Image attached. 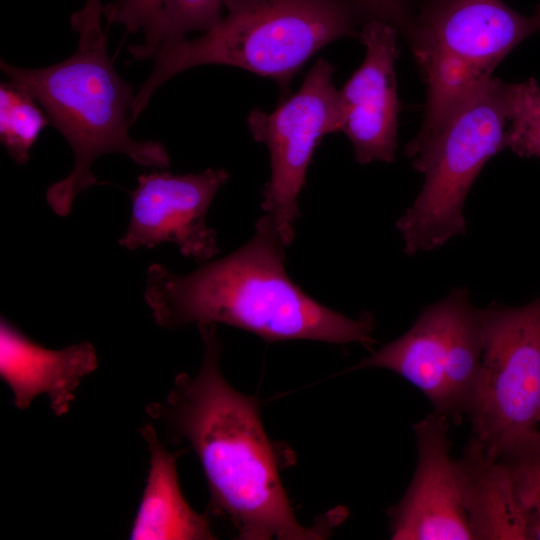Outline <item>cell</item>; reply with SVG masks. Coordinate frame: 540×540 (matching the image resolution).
I'll list each match as a JSON object with an SVG mask.
<instances>
[{
	"label": "cell",
	"instance_id": "cell-21",
	"mask_svg": "<svg viewBox=\"0 0 540 540\" xmlns=\"http://www.w3.org/2000/svg\"><path fill=\"white\" fill-rule=\"evenodd\" d=\"M103 8L101 0H85L83 8L72 15V27L80 36L78 45L94 46L106 43L101 27Z\"/></svg>",
	"mask_w": 540,
	"mask_h": 540
},
{
	"label": "cell",
	"instance_id": "cell-10",
	"mask_svg": "<svg viewBox=\"0 0 540 540\" xmlns=\"http://www.w3.org/2000/svg\"><path fill=\"white\" fill-rule=\"evenodd\" d=\"M131 192V217L118 243L129 250L175 244L180 253L204 263L218 252L217 234L207 225L209 207L229 179L223 169L171 174L165 170L138 176Z\"/></svg>",
	"mask_w": 540,
	"mask_h": 540
},
{
	"label": "cell",
	"instance_id": "cell-3",
	"mask_svg": "<svg viewBox=\"0 0 540 540\" xmlns=\"http://www.w3.org/2000/svg\"><path fill=\"white\" fill-rule=\"evenodd\" d=\"M226 13L195 39L162 44L132 104L133 123L152 95L184 70L208 64L237 67L275 81L282 90L329 43L356 35L364 21L355 0H224Z\"/></svg>",
	"mask_w": 540,
	"mask_h": 540
},
{
	"label": "cell",
	"instance_id": "cell-7",
	"mask_svg": "<svg viewBox=\"0 0 540 540\" xmlns=\"http://www.w3.org/2000/svg\"><path fill=\"white\" fill-rule=\"evenodd\" d=\"M483 352L467 415L472 437L498 459L540 435V297L482 309Z\"/></svg>",
	"mask_w": 540,
	"mask_h": 540
},
{
	"label": "cell",
	"instance_id": "cell-6",
	"mask_svg": "<svg viewBox=\"0 0 540 540\" xmlns=\"http://www.w3.org/2000/svg\"><path fill=\"white\" fill-rule=\"evenodd\" d=\"M538 32L540 5L523 15L503 0H427L406 37L427 87L422 126L413 140L437 131L517 45Z\"/></svg>",
	"mask_w": 540,
	"mask_h": 540
},
{
	"label": "cell",
	"instance_id": "cell-2",
	"mask_svg": "<svg viewBox=\"0 0 540 540\" xmlns=\"http://www.w3.org/2000/svg\"><path fill=\"white\" fill-rule=\"evenodd\" d=\"M286 247L264 214L247 243L193 272L178 275L162 264L150 265L144 298L155 323L167 329L222 323L268 343H374L373 315L350 318L311 298L288 275Z\"/></svg>",
	"mask_w": 540,
	"mask_h": 540
},
{
	"label": "cell",
	"instance_id": "cell-11",
	"mask_svg": "<svg viewBox=\"0 0 540 540\" xmlns=\"http://www.w3.org/2000/svg\"><path fill=\"white\" fill-rule=\"evenodd\" d=\"M398 33L385 21H366L359 33L365 58L339 90L340 132L352 143L359 164L395 159L400 110L395 75Z\"/></svg>",
	"mask_w": 540,
	"mask_h": 540
},
{
	"label": "cell",
	"instance_id": "cell-4",
	"mask_svg": "<svg viewBox=\"0 0 540 540\" xmlns=\"http://www.w3.org/2000/svg\"><path fill=\"white\" fill-rule=\"evenodd\" d=\"M0 67L37 101L73 151L71 173L46 192V201L56 214L68 215L76 196L98 183L91 166L99 156L116 152L138 165L169 167L164 145L130 136L136 94L116 72L106 43L78 45L72 56L45 68H19L4 61Z\"/></svg>",
	"mask_w": 540,
	"mask_h": 540
},
{
	"label": "cell",
	"instance_id": "cell-20",
	"mask_svg": "<svg viewBox=\"0 0 540 540\" xmlns=\"http://www.w3.org/2000/svg\"><path fill=\"white\" fill-rule=\"evenodd\" d=\"M103 16L108 23L123 25L130 33L142 30L145 41L128 50L135 59L152 58L161 28V0H116L104 6Z\"/></svg>",
	"mask_w": 540,
	"mask_h": 540
},
{
	"label": "cell",
	"instance_id": "cell-5",
	"mask_svg": "<svg viewBox=\"0 0 540 540\" xmlns=\"http://www.w3.org/2000/svg\"><path fill=\"white\" fill-rule=\"evenodd\" d=\"M509 84L492 77L428 138L406 154L424 177L413 205L396 222L404 252L414 255L465 234L464 202L484 165L506 148Z\"/></svg>",
	"mask_w": 540,
	"mask_h": 540
},
{
	"label": "cell",
	"instance_id": "cell-13",
	"mask_svg": "<svg viewBox=\"0 0 540 540\" xmlns=\"http://www.w3.org/2000/svg\"><path fill=\"white\" fill-rule=\"evenodd\" d=\"M98 358L90 342L53 350L32 341L8 320L0 322V376L16 408H28L45 394L56 416L68 413L81 380L95 371Z\"/></svg>",
	"mask_w": 540,
	"mask_h": 540
},
{
	"label": "cell",
	"instance_id": "cell-22",
	"mask_svg": "<svg viewBox=\"0 0 540 540\" xmlns=\"http://www.w3.org/2000/svg\"><path fill=\"white\" fill-rule=\"evenodd\" d=\"M361 11L375 18H388L397 14L406 0H355Z\"/></svg>",
	"mask_w": 540,
	"mask_h": 540
},
{
	"label": "cell",
	"instance_id": "cell-14",
	"mask_svg": "<svg viewBox=\"0 0 540 540\" xmlns=\"http://www.w3.org/2000/svg\"><path fill=\"white\" fill-rule=\"evenodd\" d=\"M139 431L147 444L150 460L129 539H217L208 514L195 512L182 494L176 462L187 449L169 452L152 423L143 425Z\"/></svg>",
	"mask_w": 540,
	"mask_h": 540
},
{
	"label": "cell",
	"instance_id": "cell-18",
	"mask_svg": "<svg viewBox=\"0 0 540 540\" xmlns=\"http://www.w3.org/2000/svg\"><path fill=\"white\" fill-rule=\"evenodd\" d=\"M506 148L521 157H540V84L533 78L509 84Z\"/></svg>",
	"mask_w": 540,
	"mask_h": 540
},
{
	"label": "cell",
	"instance_id": "cell-15",
	"mask_svg": "<svg viewBox=\"0 0 540 540\" xmlns=\"http://www.w3.org/2000/svg\"><path fill=\"white\" fill-rule=\"evenodd\" d=\"M455 464L473 539H526L507 464L490 456L472 436Z\"/></svg>",
	"mask_w": 540,
	"mask_h": 540
},
{
	"label": "cell",
	"instance_id": "cell-12",
	"mask_svg": "<svg viewBox=\"0 0 540 540\" xmlns=\"http://www.w3.org/2000/svg\"><path fill=\"white\" fill-rule=\"evenodd\" d=\"M448 431L449 418L435 411L414 425L418 463L405 495L389 512L392 539H473Z\"/></svg>",
	"mask_w": 540,
	"mask_h": 540
},
{
	"label": "cell",
	"instance_id": "cell-16",
	"mask_svg": "<svg viewBox=\"0 0 540 540\" xmlns=\"http://www.w3.org/2000/svg\"><path fill=\"white\" fill-rule=\"evenodd\" d=\"M48 124L47 114L25 88L13 81L1 83L0 139L13 160L27 163L32 146Z\"/></svg>",
	"mask_w": 540,
	"mask_h": 540
},
{
	"label": "cell",
	"instance_id": "cell-1",
	"mask_svg": "<svg viewBox=\"0 0 540 540\" xmlns=\"http://www.w3.org/2000/svg\"><path fill=\"white\" fill-rule=\"evenodd\" d=\"M204 344L195 376H176L161 402L146 407L170 442H186L207 479L208 516L220 519L237 539L313 540L327 538L346 517L343 508L302 525L282 485L284 451L270 441L256 398L235 390L220 368L221 343L215 323L197 324Z\"/></svg>",
	"mask_w": 540,
	"mask_h": 540
},
{
	"label": "cell",
	"instance_id": "cell-17",
	"mask_svg": "<svg viewBox=\"0 0 540 540\" xmlns=\"http://www.w3.org/2000/svg\"><path fill=\"white\" fill-rule=\"evenodd\" d=\"M499 459L509 467L526 539L540 540V435L512 446Z\"/></svg>",
	"mask_w": 540,
	"mask_h": 540
},
{
	"label": "cell",
	"instance_id": "cell-19",
	"mask_svg": "<svg viewBox=\"0 0 540 540\" xmlns=\"http://www.w3.org/2000/svg\"><path fill=\"white\" fill-rule=\"evenodd\" d=\"M161 1V28L153 56L162 44L185 38L192 31L204 32L216 25L224 15V0Z\"/></svg>",
	"mask_w": 540,
	"mask_h": 540
},
{
	"label": "cell",
	"instance_id": "cell-9",
	"mask_svg": "<svg viewBox=\"0 0 540 540\" xmlns=\"http://www.w3.org/2000/svg\"><path fill=\"white\" fill-rule=\"evenodd\" d=\"M334 72L330 62L319 59L293 95L272 112L254 109L247 118L253 139L265 144L270 156L271 174L261 206L287 247L295 237L298 198L314 151L324 136L341 131Z\"/></svg>",
	"mask_w": 540,
	"mask_h": 540
},
{
	"label": "cell",
	"instance_id": "cell-8",
	"mask_svg": "<svg viewBox=\"0 0 540 540\" xmlns=\"http://www.w3.org/2000/svg\"><path fill=\"white\" fill-rule=\"evenodd\" d=\"M482 352V309L467 288L458 287L425 307L406 333L350 370H391L418 388L435 412L455 420L471 406Z\"/></svg>",
	"mask_w": 540,
	"mask_h": 540
}]
</instances>
